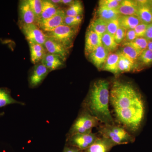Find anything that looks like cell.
Returning a JSON list of instances; mask_svg holds the SVG:
<instances>
[{"mask_svg":"<svg viewBox=\"0 0 152 152\" xmlns=\"http://www.w3.org/2000/svg\"><path fill=\"white\" fill-rule=\"evenodd\" d=\"M110 102L117 120L124 126L134 122L145 109L141 96L134 87L119 81L113 83Z\"/></svg>","mask_w":152,"mask_h":152,"instance_id":"6da1fadb","label":"cell"},{"mask_svg":"<svg viewBox=\"0 0 152 152\" xmlns=\"http://www.w3.org/2000/svg\"><path fill=\"white\" fill-rule=\"evenodd\" d=\"M110 101L109 83L100 80L94 83L90 91L86 105L89 113L104 124H113L109 110Z\"/></svg>","mask_w":152,"mask_h":152,"instance_id":"7a4b0ae2","label":"cell"},{"mask_svg":"<svg viewBox=\"0 0 152 152\" xmlns=\"http://www.w3.org/2000/svg\"><path fill=\"white\" fill-rule=\"evenodd\" d=\"M102 137L109 139L116 145L127 144L133 138L124 128L113 124H104L99 130Z\"/></svg>","mask_w":152,"mask_h":152,"instance_id":"3957f363","label":"cell"},{"mask_svg":"<svg viewBox=\"0 0 152 152\" xmlns=\"http://www.w3.org/2000/svg\"><path fill=\"white\" fill-rule=\"evenodd\" d=\"M77 27L61 25L50 31L45 33L46 36L61 44L69 50L72 46Z\"/></svg>","mask_w":152,"mask_h":152,"instance_id":"277c9868","label":"cell"},{"mask_svg":"<svg viewBox=\"0 0 152 152\" xmlns=\"http://www.w3.org/2000/svg\"><path fill=\"white\" fill-rule=\"evenodd\" d=\"M99 121L89 113L82 114L77 118L70 131L69 137L77 134H83L92 132L97 126Z\"/></svg>","mask_w":152,"mask_h":152,"instance_id":"5b68a950","label":"cell"},{"mask_svg":"<svg viewBox=\"0 0 152 152\" xmlns=\"http://www.w3.org/2000/svg\"><path fill=\"white\" fill-rule=\"evenodd\" d=\"M19 26L28 42L44 45L46 36L35 23L30 24H19Z\"/></svg>","mask_w":152,"mask_h":152,"instance_id":"8992f818","label":"cell"},{"mask_svg":"<svg viewBox=\"0 0 152 152\" xmlns=\"http://www.w3.org/2000/svg\"><path fill=\"white\" fill-rule=\"evenodd\" d=\"M98 137L92 132L77 134L69 137L71 145L80 150L88 149L97 139Z\"/></svg>","mask_w":152,"mask_h":152,"instance_id":"52a82bcc","label":"cell"},{"mask_svg":"<svg viewBox=\"0 0 152 152\" xmlns=\"http://www.w3.org/2000/svg\"><path fill=\"white\" fill-rule=\"evenodd\" d=\"M66 16L65 11L61 9L54 16L47 20L37 21L36 24L44 33L48 32L61 25H64Z\"/></svg>","mask_w":152,"mask_h":152,"instance_id":"ba28073f","label":"cell"},{"mask_svg":"<svg viewBox=\"0 0 152 152\" xmlns=\"http://www.w3.org/2000/svg\"><path fill=\"white\" fill-rule=\"evenodd\" d=\"M19 24L35 23L37 18L28 0L20 1L19 4Z\"/></svg>","mask_w":152,"mask_h":152,"instance_id":"9c48e42d","label":"cell"},{"mask_svg":"<svg viewBox=\"0 0 152 152\" xmlns=\"http://www.w3.org/2000/svg\"><path fill=\"white\" fill-rule=\"evenodd\" d=\"M50 71L41 63L37 64L33 68L29 77V84L31 88H36L42 83Z\"/></svg>","mask_w":152,"mask_h":152,"instance_id":"30bf717a","label":"cell"},{"mask_svg":"<svg viewBox=\"0 0 152 152\" xmlns=\"http://www.w3.org/2000/svg\"><path fill=\"white\" fill-rule=\"evenodd\" d=\"M44 46L47 53L58 55L61 57L64 61H65L69 51L68 49L61 44L46 36Z\"/></svg>","mask_w":152,"mask_h":152,"instance_id":"8fae6325","label":"cell"},{"mask_svg":"<svg viewBox=\"0 0 152 152\" xmlns=\"http://www.w3.org/2000/svg\"><path fill=\"white\" fill-rule=\"evenodd\" d=\"M110 53L102 45L97 48L88 56L92 63L99 69H102Z\"/></svg>","mask_w":152,"mask_h":152,"instance_id":"7c38bea8","label":"cell"},{"mask_svg":"<svg viewBox=\"0 0 152 152\" xmlns=\"http://www.w3.org/2000/svg\"><path fill=\"white\" fill-rule=\"evenodd\" d=\"M102 45V38L91 30H87L85 41V53L87 56Z\"/></svg>","mask_w":152,"mask_h":152,"instance_id":"4fadbf2b","label":"cell"},{"mask_svg":"<svg viewBox=\"0 0 152 152\" xmlns=\"http://www.w3.org/2000/svg\"><path fill=\"white\" fill-rule=\"evenodd\" d=\"M138 4L137 1H121L117 10L120 15L137 16Z\"/></svg>","mask_w":152,"mask_h":152,"instance_id":"5bb4252c","label":"cell"},{"mask_svg":"<svg viewBox=\"0 0 152 152\" xmlns=\"http://www.w3.org/2000/svg\"><path fill=\"white\" fill-rule=\"evenodd\" d=\"M138 4L137 16L142 23L147 24L152 23V13L150 1H137Z\"/></svg>","mask_w":152,"mask_h":152,"instance_id":"9a60e30c","label":"cell"},{"mask_svg":"<svg viewBox=\"0 0 152 152\" xmlns=\"http://www.w3.org/2000/svg\"><path fill=\"white\" fill-rule=\"evenodd\" d=\"M64 61L60 56L47 53L41 63L51 72L61 68L64 65Z\"/></svg>","mask_w":152,"mask_h":152,"instance_id":"2e32d148","label":"cell"},{"mask_svg":"<svg viewBox=\"0 0 152 152\" xmlns=\"http://www.w3.org/2000/svg\"><path fill=\"white\" fill-rule=\"evenodd\" d=\"M115 145L113 142L108 139L102 137H98L88 149V152H108Z\"/></svg>","mask_w":152,"mask_h":152,"instance_id":"e0dca14e","label":"cell"},{"mask_svg":"<svg viewBox=\"0 0 152 152\" xmlns=\"http://www.w3.org/2000/svg\"><path fill=\"white\" fill-rule=\"evenodd\" d=\"M31 62L34 64L40 63L47 52L44 45L29 42Z\"/></svg>","mask_w":152,"mask_h":152,"instance_id":"ac0fdd59","label":"cell"},{"mask_svg":"<svg viewBox=\"0 0 152 152\" xmlns=\"http://www.w3.org/2000/svg\"><path fill=\"white\" fill-rule=\"evenodd\" d=\"M60 10L61 9L59 6L54 4L50 1L42 0V12L39 18L37 21L50 18L56 15Z\"/></svg>","mask_w":152,"mask_h":152,"instance_id":"d6986e66","label":"cell"},{"mask_svg":"<svg viewBox=\"0 0 152 152\" xmlns=\"http://www.w3.org/2000/svg\"><path fill=\"white\" fill-rule=\"evenodd\" d=\"M119 53H110L102 70L110 72L116 75L119 73L118 69L119 60Z\"/></svg>","mask_w":152,"mask_h":152,"instance_id":"ffe728a7","label":"cell"},{"mask_svg":"<svg viewBox=\"0 0 152 152\" xmlns=\"http://www.w3.org/2000/svg\"><path fill=\"white\" fill-rule=\"evenodd\" d=\"M118 20L120 26L126 30H134L142 23L138 17L137 16L120 15Z\"/></svg>","mask_w":152,"mask_h":152,"instance_id":"44dd1931","label":"cell"},{"mask_svg":"<svg viewBox=\"0 0 152 152\" xmlns=\"http://www.w3.org/2000/svg\"><path fill=\"white\" fill-rule=\"evenodd\" d=\"M97 12L98 18L107 23L114 19L118 18L120 16L116 10H111L104 7H99Z\"/></svg>","mask_w":152,"mask_h":152,"instance_id":"7402d4cb","label":"cell"},{"mask_svg":"<svg viewBox=\"0 0 152 152\" xmlns=\"http://www.w3.org/2000/svg\"><path fill=\"white\" fill-rule=\"evenodd\" d=\"M107 23L99 18L94 19L90 23L88 29L91 30L102 38L105 33L107 32Z\"/></svg>","mask_w":152,"mask_h":152,"instance_id":"603a6c76","label":"cell"},{"mask_svg":"<svg viewBox=\"0 0 152 152\" xmlns=\"http://www.w3.org/2000/svg\"><path fill=\"white\" fill-rule=\"evenodd\" d=\"M14 104H24L23 103L16 100L12 97L10 92L8 89L0 88V108Z\"/></svg>","mask_w":152,"mask_h":152,"instance_id":"cb8c5ba5","label":"cell"},{"mask_svg":"<svg viewBox=\"0 0 152 152\" xmlns=\"http://www.w3.org/2000/svg\"><path fill=\"white\" fill-rule=\"evenodd\" d=\"M119 53L134 64L138 60L139 57L142 53L132 47L128 45L123 46Z\"/></svg>","mask_w":152,"mask_h":152,"instance_id":"d4e9b609","label":"cell"},{"mask_svg":"<svg viewBox=\"0 0 152 152\" xmlns=\"http://www.w3.org/2000/svg\"><path fill=\"white\" fill-rule=\"evenodd\" d=\"M102 45L110 53L116 50L118 45L116 43L114 36L107 32L102 36Z\"/></svg>","mask_w":152,"mask_h":152,"instance_id":"484cf974","label":"cell"},{"mask_svg":"<svg viewBox=\"0 0 152 152\" xmlns=\"http://www.w3.org/2000/svg\"><path fill=\"white\" fill-rule=\"evenodd\" d=\"M83 6L80 1H75L73 4L69 6L66 10L65 14L68 16H77L82 15L83 12Z\"/></svg>","mask_w":152,"mask_h":152,"instance_id":"4316f807","label":"cell"},{"mask_svg":"<svg viewBox=\"0 0 152 152\" xmlns=\"http://www.w3.org/2000/svg\"><path fill=\"white\" fill-rule=\"evenodd\" d=\"M148 41L144 37H137L130 42L124 43L123 46L128 45L132 47L139 51L142 52L147 49Z\"/></svg>","mask_w":152,"mask_h":152,"instance_id":"83f0119b","label":"cell"},{"mask_svg":"<svg viewBox=\"0 0 152 152\" xmlns=\"http://www.w3.org/2000/svg\"><path fill=\"white\" fill-rule=\"evenodd\" d=\"M120 54L119 60L118 64L119 73L129 72L133 69L134 64L128 60L127 58Z\"/></svg>","mask_w":152,"mask_h":152,"instance_id":"f1b7e54d","label":"cell"},{"mask_svg":"<svg viewBox=\"0 0 152 152\" xmlns=\"http://www.w3.org/2000/svg\"><path fill=\"white\" fill-rule=\"evenodd\" d=\"M28 1L35 15L37 21L39 18L42 12V0H28Z\"/></svg>","mask_w":152,"mask_h":152,"instance_id":"f546056e","label":"cell"},{"mask_svg":"<svg viewBox=\"0 0 152 152\" xmlns=\"http://www.w3.org/2000/svg\"><path fill=\"white\" fill-rule=\"evenodd\" d=\"M83 20V15L77 16H66L64 20V25L69 26L78 27L81 23Z\"/></svg>","mask_w":152,"mask_h":152,"instance_id":"4dcf8cb0","label":"cell"},{"mask_svg":"<svg viewBox=\"0 0 152 152\" xmlns=\"http://www.w3.org/2000/svg\"><path fill=\"white\" fill-rule=\"evenodd\" d=\"M144 65H150L152 64V51L146 49L142 52L138 60Z\"/></svg>","mask_w":152,"mask_h":152,"instance_id":"1f68e13d","label":"cell"},{"mask_svg":"<svg viewBox=\"0 0 152 152\" xmlns=\"http://www.w3.org/2000/svg\"><path fill=\"white\" fill-rule=\"evenodd\" d=\"M121 1L119 0H102L99 3V7H104L111 10H117Z\"/></svg>","mask_w":152,"mask_h":152,"instance_id":"d6a6232c","label":"cell"},{"mask_svg":"<svg viewBox=\"0 0 152 152\" xmlns=\"http://www.w3.org/2000/svg\"><path fill=\"white\" fill-rule=\"evenodd\" d=\"M120 27L119 22L118 18L114 19L107 23V32L114 36L117 30Z\"/></svg>","mask_w":152,"mask_h":152,"instance_id":"836d02e7","label":"cell"},{"mask_svg":"<svg viewBox=\"0 0 152 152\" xmlns=\"http://www.w3.org/2000/svg\"><path fill=\"white\" fill-rule=\"evenodd\" d=\"M126 31V30L120 26L117 30L114 37L116 43L118 45H120L124 41Z\"/></svg>","mask_w":152,"mask_h":152,"instance_id":"e575fe53","label":"cell"},{"mask_svg":"<svg viewBox=\"0 0 152 152\" xmlns=\"http://www.w3.org/2000/svg\"><path fill=\"white\" fill-rule=\"evenodd\" d=\"M148 24L141 23L134 29L137 37H144Z\"/></svg>","mask_w":152,"mask_h":152,"instance_id":"d590c367","label":"cell"},{"mask_svg":"<svg viewBox=\"0 0 152 152\" xmlns=\"http://www.w3.org/2000/svg\"><path fill=\"white\" fill-rule=\"evenodd\" d=\"M137 38L134 30H127L124 43L130 42Z\"/></svg>","mask_w":152,"mask_h":152,"instance_id":"8d00e7d4","label":"cell"},{"mask_svg":"<svg viewBox=\"0 0 152 152\" xmlns=\"http://www.w3.org/2000/svg\"><path fill=\"white\" fill-rule=\"evenodd\" d=\"M144 38H145L148 42L152 41V23L148 25Z\"/></svg>","mask_w":152,"mask_h":152,"instance_id":"74e56055","label":"cell"},{"mask_svg":"<svg viewBox=\"0 0 152 152\" xmlns=\"http://www.w3.org/2000/svg\"><path fill=\"white\" fill-rule=\"evenodd\" d=\"M75 1L72 0H61V4L69 6L73 4Z\"/></svg>","mask_w":152,"mask_h":152,"instance_id":"f35d334b","label":"cell"},{"mask_svg":"<svg viewBox=\"0 0 152 152\" xmlns=\"http://www.w3.org/2000/svg\"><path fill=\"white\" fill-rule=\"evenodd\" d=\"M64 152H79V151L77 149H74L70 148H66L65 149Z\"/></svg>","mask_w":152,"mask_h":152,"instance_id":"ab89813d","label":"cell"},{"mask_svg":"<svg viewBox=\"0 0 152 152\" xmlns=\"http://www.w3.org/2000/svg\"><path fill=\"white\" fill-rule=\"evenodd\" d=\"M50 1L54 4L58 6L61 4V0H51Z\"/></svg>","mask_w":152,"mask_h":152,"instance_id":"60d3db41","label":"cell"},{"mask_svg":"<svg viewBox=\"0 0 152 152\" xmlns=\"http://www.w3.org/2000/svg\"><path fill=\"white\" fill-rule=\"evenodd\" d=\"M150 50L152 51V41H149L148 43V47H147V49Z\"/></svg>","mask_w":152,"mask_h":152,"instance_id":"b9f144b4","label":"cell"},{"mask_svg":"<svg viewBox=\"0 0 152 152\" xmlns=\"http://www.w3.org/2000/svg\"><path fill=\"white\" fill-rule=\"evenodd\" d=\"M150 6H151V10L152 13V1H150Z\"/></svg>","mask_w":152,"mask_h":152,"instance_id":"7bdbcfd3","label":"cell"},{"mask_svg":"<svg viewBox=\"0 0 152 152\" xmlns=\"http://www.w3.org/2000/svg\"><path fill=\"white\" fill-rule=\"evenodd\" d=\"M3 114V113H0V115H2Z\"/></svg>","mask_w":152,"mask_h":152,"instance_id":"ee69618b","label":"cell"}]
</instances>
